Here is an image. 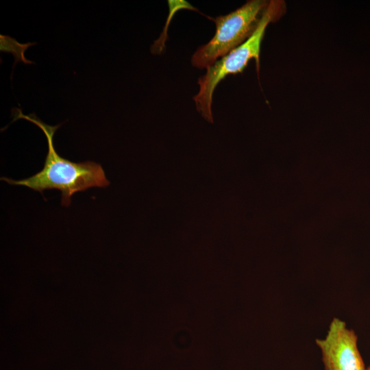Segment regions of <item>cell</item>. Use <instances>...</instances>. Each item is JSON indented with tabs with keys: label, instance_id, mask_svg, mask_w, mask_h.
Listing matches in <instances>:
<instances>
[{
	"label": "cell",
	"instance_id": "6da1fadb",
	"mask_svg": "<svg viewBox=\"0 0 370 370\" xmlns=\"http://www.w3.org/2000/svg\"><path fill=\"white\" fill-rule=\"evenodd\" d=\"M13 121L25 119L37 125L45 134L48 151L42 169L35 175L20 180L1 177L12 185L24 186L42 194L45 190L57 189L62 193V204L69 206L77 192L92 187H106L110 184L102 166L95 162H74L60 156L55 149L53 136L61 124L51 126L41 121L34 113L25 115L21 109L13 108Z\"/></svg>",
	"mask_w": 370,
	"mask_h": 370
},
{
	"label": "cell",
	"instance_id": "7a4b0ae2",
	"mask_svg": "<svg viewBox=\"0 0 370 370\" xmlns=\"http://www.w3.org/2000/svg\"><path fill=\"white\" fill-rule=\"evenodd\" d=\"M284 8V3L282 1H269L249 38L207 68L206 74L199 79V90L193 99L197 110L205 119L213 122L212 96L215 88L221 80L229 75L241 73L251 59L256 60L258 68L260 46L265 29L271 22L280 17Z\"/></svg>",
	"mask_w": 370,
	"mask_h": 370
},
{
	"label": "cell",
	"instance_id": "3957f363",
	"mask_svg": "<svg viewBox=\"0 0 370 370\" xmlns=\"http://www.w3.org/2000/svg\"><path fill=\"white\" fill-rule=\"evenodd\" d=\"M268 3L263 0L247 1L241 8L214 18L216 32L212 38L193 55L192 64L207 69L246 41L256 29Z\"/></svg>",
	"mask_w": 370,
	"mask_h": 370
},
{
	"label": "cell",
	"instance_id": "277c9868",
	"mask_svg": "<svg viewBox=\"0 0 370 370\" xmlns=\"http://www.w3.org/2000/svg\"><path fill=\"white\" fill-rule=\"evenodd\" d=\"M358 337L345 322L334 318L323 339H317L325 370H367L358 348Z\"/></svg>",
	"mask_w": 370,
	"mask_h": 370
},
{
	"label": "cell",
	"instance_id": "5b68a950",
	"mask_svg": "<svg viewBox=\"0 0 370 370\" xmlns=\"http://www.w3.org/2000/svg\"><path fill=\"white\" fill-rule=\"evenodd\" d=\"M367 370H370V366L367 368Z\"/></svg>",
	"mask_w": 370,
	"mask_h": 370
}]
</instances>
